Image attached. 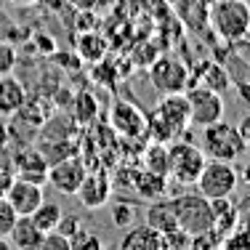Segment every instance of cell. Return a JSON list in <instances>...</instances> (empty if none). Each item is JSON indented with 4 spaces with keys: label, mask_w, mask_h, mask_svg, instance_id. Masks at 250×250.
I'll list each match as a JSON object with an SVG mask.
<instances>
[{
    "label": "cell",
    "mask_w": 250,
    "mask_h": 250,
    "mask_svg": "<svg viewBox=\"0 0 250 250\" xmlns=\"http://www.w3.org/2000/svg\"><path fill=\"white\" fill-rule=\"evenodd\" d=\"M133 189L146 200H160L165 194V189H168V176L152 173V170H139L136 181H133Z\"/></svg>",
    "instance_id": "d6986e66"
},
{
    "label": "cell",
    "mask_w": 250,
    "mask_h": 250,
    "mask_svg": "<svg viewBox=\"0 0 250 250\" xmlns=\"http://www.w3.org/2000/svg\"><path fill=\"white\" fill-rule=\"evenodd\" d=\"M16 173L21 178L35 181V184H43L45 178H48V165H45V160L40 152L29 149V152H21L19 157H16Z\"/></svg>",
    "instance_id": "ac0fdd59"
},
{
    "label": "cell",
    "mask_w": 250,
    "mask_h": 250,
    "mask_svg": "<svg viewBox=\"0 0 250 250\" xmlns=\"http://www.w3.org/2000/svg\"><path fill=\"white\" fill-rule=\"evenodd\" d=\"M245 149H248V144L240 136L237 125L218 120V123L202 128V152H205V157L234 163V160H240L245 154Z\"/></svg>",
    "instance_id": "3957f363"
},
{
    "label": "cell",
    "mask_w": 250,
    "mask_h": 250,
    "mask_svg": "<svg viewBox=\"0 0 250 250\" xmlns=\"http://www.w3.org/2000/svg\"><path fill=\"white\" fill-rule=\"evenodd\" d=\"M96 117H99L96 99H93L91 93H77V96H75V120L83 123V125H88V123L96 120Z\"/></svg>",
    "instance_id": "cb8c5ba5"
},
{
    "label": "cell",
    "mask_w": 250,
    "mask_h": 250,
    "mask_svg": "<svg viewBox=\"0 0 250 250\" xmlns=\"http://www.w3.org/2000/svg\"><path fill=\"white\" fill-rule=\"evenodd\" d=\"M210 27L226 43H240L250 32V5L245 0H216L210 8Z\"/></svg>",
    "instance_id": "7a4b0ae2"
},
{
    "label": "cell",
    "mask_w": 250,
    "mask_h": 250,
    "mask_svg": "<svg viewBox=\"0 0 250 250\" xmlns=\"http://www.w3.org/2000/svg\"><path fill=\"white\" fill-rule=\"evenodd\" d=\"M112 128L125 139H141L146 136V115L130 101H115L112 106Z\"/></svg>",
    "instance_id": "8fae6325"
},
{
    "label": "cell",
    "mask_w": 250,
    "mask_h": 250,
    "mask_svg": "<svg viewBox=\"0 0 250 250\" xmlns=\"http://www.w3.org/2000/svg\"><path fill=\"white\" fill-rule=\"evenodd\" d=\"M200 85H205V88H210V91H216V93L224 96V93L231 88V75H229L226 67H221V64H202Z\"/></svg>",
    "instance_id": "ffe728a7"
},
{
    "label": "cell",
    "mask_w": 250,
    "mask_h": 250,
    "mask_svg": "<svg viewBox=\"0 0 250 250\" xmlns=\"http://www.w3.org/2000/svg\"><path fill=\"white\" fill-rule=\"evenodd\" d=\"M187 101H189V117L192 125L205 128L218 120H224V96L205 85H189L187 91Z\"/></svg>",
    "instance_id": "ba28073f"
},
{
    "label": "cell",
    "mask_w": 250,
    "mask_h": 250,
    "mask_svg": "<svg viewBox=\"0 0 250 250\" xmlns=\"http://www.w3.org/2000/svg\"><path fill=\"white\" fill-rule=\"evenodd\" d=\"M146 226H152L160 234H168V231L178 229L173 200H152V205L146 208Z\"/></svg>",
    "instance_id": "2e32d148"
},
{
    "label": "cell",
    "mask_w": 250,
    "mask_h": 250,
    "mask_svg": "<svg viewBox=\"0 0 250 250\" xmlns=\"http://www.w3.org/2000/svg\"><path fill=\"white\" fill-rule=\"evenodd\" d=\"M62 208L56 205V202H40L38 208H35L32 210V221H35V226H38L40 231H43V234H48V231H56V226H59V221H62Z\"/></svg>",
    "instance_id": "44dd1931"
},
{
    "label": "cell",
    "mask_w": 250,
    "mask_h": 250,
    "mask_svg": "<svg viewBox=\"0 0 250 250\" xmlns=\"http://www.w3.org/2000/svg\"><path fill=\"white\" fill-rule=\"evenodd\" d=\"M240 96H245V101H248V106H250V80H240Z\"/></svg>",
    "instance_id": "d6a6232c"
},
{
    "label": "cell",
    "mask_w": 250,
    "mask_h": 250,
    "mask_svg": "<svg viewBox=\"0 0 250 250\" xmlns=\"http://www.w3.org/2000/svg\"><path fill=\"white\" fill-rule=\"evenodd\" d=\"M16 69V51L0 40V75H8Z\"/></svg>",
    "instance_id": "f546056e"
},
{
    "label": "cell",
    "mask_w": 250,
    "mask_h": 250,
    "mask_svg": "<svg viewBox=\"0 0 250 250\" xmlns=\"http://www.w3.org/2000/svg\"><path fill=\"white\" fill-rule=\"evenodd\" d=\"M197 192L208 200H218V197H231L237 192V184H240V176H237L234 165L224 163V160H208L202 173L197 176Z\"/></svg>",
    "instance_id": "8992f818"
},
{
    "label": "cell",
    "mask_w": 250,
    "mask_h": 250,
    "mask_svg": "<svg viewBox=\"0 0 250 250\" xmlns=\"http://www.w3.org/2000/svg\"><path fill=\"white\" fill-rule=\"evenodd\" d=\"M205 163H208V157L200 146L181 141V139L168 144V176L176 184H181V187H189V184L197 181Z\"/></svg>",
    "instance_id": "277c9868"
},
{
    "label": "cell",
    "mask_w": 250,
    "mask_h": 250,
    "mask_svg": "<svg viewBox=\"0 0 250 250\" xmlns=\"http://www.w3.org/2000/svg\"><path fill=\"white\" fill-rule=\"evenodd\" d=\"M77 51H80V56L88 59V62H101V59H104V51H106V43H104L101 35L85 32L80 38V43H77Z\"/></svg>",
    "instance_id": "603a6c76"
},
{
    "label": "cell",
    "mask_w": 250,
    "mask_h": 250,
    "mask_svg": "<svg viewBox=\"0 0 250 250\" xmlns=\"http://www.w3.org/2000/svg\"><path fill=\"white\" fill-rule=\"evenodd\" d=\"M16 218H19V216H16V210L11 208V202L5 197H0V237H8L11 234Z\"/></svg>",
    "instance_id": "83f0119b"
},
{
    "label": "cell",
    "mask_w": 250,
    "mask_h": 250,
    "mask_svg": "<svg viewBox=\"0 0 250 250\" xmlns=\"http://www.w3.org/2000/svg\"><path fill=\"white\" fill-rule=\"evenodd\" d=\"M5 200L11 202V208L16 210V216H32V210L40 205L43 197V184H35L29 178H11L8 189H5Z\"/></svg>",
    "instance_id": "30bf717a"
},
{
    "label": "cell",
    "mask_w": 250,
    "mask_h": 250,
    "mask_svg": "<svg viewBox=\"0 0 250 250\" xmlns=\"http://www.w3.org/2000/svg\"><path fill=\"white\" fill-rule=\"evenodd\" d=\"M120 250H168V248H165V237L144 224V226H133V229L125 231Z\"/></svg>",
    "instance_id": "5bb4252c"
},
{
    "label": "cell",
    "mask_w": 250,
    "mask_h": 250,
    "mask_svg": "<svg viewBox=\"0 0 250 250\" xmlns=\"http://www.w3.org/2000/svg\"><path fill=\"white\" fill-rule=\"evenodd\" d=\"M85 173H88V168L80 157H62L48 168V178L45 181L62 194H75L77 187L83 184V178H85Z\"/></svg>",
    "instance_id": "9c48e42d"
},
{
    "label": "cell",
    "mask_w": 250,
    "mask_h": 250,
    "mask_svg": "<svg viewBox=\"0 0 250 250\" xmlns=\"http://www.w3.org/2000/svg\"><path fill=\"white\" fill-rule=\"evenodd\" d=\"M210 210H213V229L221 237H226L229 231L237 229V221H240V210L229 197H218L210 200Z\"/></svg>",
    "instance_id": "e0dca14e"
},
{
    "label": "cell",
    "mask_w": 250,
    "mask_h": 250,
    "mask_svg": "<svg viewBox=\"0 0 250 250\" xmlns=\"http://www.w3.org/2000/svg\"><path fill=\"white\" fill-rule=\"evenodd\" d=\"M189 125L192 117H189L187 93H165L152 117H146V136H152L160 144H170L187 133Z\"/></svg>",
    "instance_id": "6da1fadb"
},
{
    "label": "cell",
    "mask_w": 250,
    "mask_h": 250,
    "mask_svg": "<svg viewBox=\"0 0 250 250\" xmlns=\"http://www.w3.org/2000/svg\"><path fill=\"white\" fill-rule=\"evenodd\" d=\"M43 231L35 226V221L29 216H19L14 224V229H11V234L5 237V240H11V248L14 250H38L40 242H43Z\"/></svg>",
    "instance_id": "9a60e30c"
},
{
    "label": "cell",
    "mask_w": 250,
    "mask_h": 250,
    "mask_svg": "<svg viewBox=\"0 0 250 250\" xmlns=\"http://www.w3.org/2000/svg\"><path fill=\"white\" fill-rule=\"evenodd\" d=\"M75 197L80 200L83 208L88 210H99V208L109 205V197H112V178L104 176V173H85L83 184L77 187Z\"/></svg>",
    "instance_id": "7c38bea8"
},
{
    "label": "cell",
    "mask_w": 250,
    "mask_h": 250,
    "mask_svg": "<svg viewBox=\"0 0 250 250\" xmlns=\"http://www.w3.org/2000/svg\"><path fill=\"white\" fill-rule=\"evenodd\" d=\"M27 101V88L14 72L0 75V115H16Z\"/></svg>",
    "instance_id": "4fadbf2b"
},
{
    "label": "cell",
    "mask_w": 250,
    "mask_h": 250,
    "mask_svg": "<svg viewBox=\"0 0 250 250\" xmlns=\"http://www.w3.org/2000/svg\"><path fill=\"white\" fill-rule=\"evenodd\" d=\"M173 210H176V221L178 229H184L189 237H197L202 231L213 229V210H210V200L202 194H181L173 200Z\"/></svg>",
    "instance_id": "5b68a950"
},
{
    "label": "cell",
    "mask_w": 250,
    "mask_h": 250,
    "mask_svg": "<svg viewBox=\"0 0 250 250\" xmlns=\"http://www.w3.org/2000/svg\"><path fill=\"white\" fill-rule=\"evenodd\" d=\"M189 67L176 56H160L154 59V64L149 67V80L157 93H184L192 83H189Z\"/></svg>",
    "instance_id": "52a82bcc"
},
{
    "label": "cell",
    "mask_w": 250,
    "mask_h": 250,
    "mask_svg": "<svg viewBox=\"0 0 250 250\" xmlns=\"http://www.w3.org/2000/svg\"><path fill=\"white\" fill-rule=\"evenodd\" d=\"M8 3H14V5H29V3H35V0H8Z\"/></svg>",
    "instance_id": "e575fe53"
},
{
    "label": "cell",
    "mask_w": 250,
    "mask_h": 250,
    "mask_svg": "<svg viewBox=\"0 0 250 250\" xmlns=\"http://www.w3.org/2000/svg\"><path fill=\"white\" fill-rule=\"evenodd\" d=\"M80 218L77 216H62V221H59V226H56V231H62L64 237H72L77 229H80Z\"/></svg>",
    "instance_id": "4dcf8cb0"
},
{
    "label": "cell",
    "mask_w": 250,
    "mask_h": 250,
    "mask_svg": "<svg viewBox=\"0 0 250 250\" xmlns=\"http://www.w3.org/2000/svg\"><path fill=\"white\" fill-rule=\"evenodd\" d=\"M69 245H72V250H106L104 240H101L96 231L85 229V226H80V229L69 237Z\"/></svg>",
    "instance_id": "484cf974"
},
{
    "label": "cell",
    "mask_w": 250,
    "mask_h": 250,
    "mask_svg": "<svg viewBox=\"0 0 250 250\" xmlns=\"http://www.w3.org/2000/svg\"><path fill=\"white\" fill-rule=\"evenodd\" d=\"M144 170L168 176V144L154 141L152 146H146V152H144Z\"/></svg>",
    "instance_id": "7402d4cb"
},
{
    "label": "cell",
    "mask_w": 250,
    "mask_h": 250,
    "mask_svg": "<svg viewBox=\"0 0 250 250\" xmlns=\"http://www.w3.org/2000/svg\"><path fill=\"white\" fill-rule=\"evenodd\" d=\"M38 250H72V245H69V237H64L62 231H48Z\"/></svg>",
    "instance_id": "f1b7e54d"
},
{
    "label": "cell",
    "mask_w": 250,
    "mask_h": 250,
    "mask_svg": "<svg viewBox=\"0 0 250 250\" xmlns=\"http://www.w3.org/2000/svg\"><path fill=\"white\" fill-rule=\"evenodd\" d=\"M224 250H250V229H234L224 237Z\"/></svg>",
    "instance_id": "4316f807"
},
{
    "label": "cell",
    "mask_w": 250,
    "mask_h": 250,
    "mask_svg": "<svg viewBox=\"0 0 250 250\" xmlns=\"http://www.w3.org/2000/svg\"><path fill=\"white\" fill-rule=\"evenodd\" d=\"M109 216H112V224H115L117 229H128V226H133V221H136V205L128 200H117V202H112Z\"/></svg>",
    "instance_id": "d4e9b609"
},
{
    "label": "cell",
    "mask_w": 250,
    "mask_h": 250,
    "mask_svg": "<svg viewBox=\"0 0 250 250\" xmlns=\"http://www.w3.org/2000/svg\"><path fill=\"white\" fill-rule=\"evenodd\" d=\"M237 130H240V136L245 139V144H250V115H245L240 123H237Z\"/></svg>",
    "instance_id": "1f68e13d"
},
{
    "label": "cell",
    "mask_w": 250,
    "mask_h": 250,
    "mask_svg": "<svg viewBox=\"0 0 250 250\" xmlns=\"http://www.w3.org/2000/svg\"><path fill=\"white\" fill-rule=\"evenodd\" d=\"M242 178H245V184L250 187V163L245 165V170H242Z\"/></svg>",
    "instance_id": "836d02e7"
}]
</instances>
